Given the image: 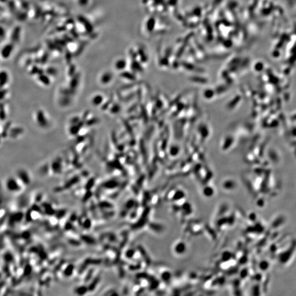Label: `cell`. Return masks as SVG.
I'll list each match as a JSON object with an SVG mask.
<instances>
[{
	"mask_svg": "<svg viewBox=\"0 0 296 296\" xmlns=\"http://www.w3.org/2000/svg\"><path fill=\"white\" fill-rule=\"evenodd\" d=\"M0 80H1V87H4L9 81V75L7 71L2 70L1 71Z\"/></svg>",
	"mask_w": 296,
	"mask_h": 296,
	"instance_id": "cell-11",
	"label": "cell"
},
{
	"mask_svg": "<svg viewBox=\"0 0 296 296\" xmlns=\"http://www.w3.org/2000/svg\"><path fill=\"white\" fill-rule=\"evenodd\" d=\"M85 126V121L81 118V120L75 125H70L69 128V133L72 136H77L79 135L81 129Z\"/></svg>",
	"mask_w": 296,
	"mask_h": 296,
	"instance_id": "cell-5",
	"label": "cell"
},
{
	"mask_svg": "<svg viewBox=\"0 0 296 296\" xmlns=\"http://www.w3.org/2000/svg\"><path fill=\"white\" fill-rule=\"evenodd\" d=\"M111 80V75L109 72H104L100 77V82L102 84H109Z\"/></svg>",
	"mask_w": 296,
	"mask_h": 296,
	"instance_id": "cell-13",
	"label": "cell"
},
{
	"mask_svg": "<svg viewBox=\"0 0 296 296\" xmlns=\"http://www.w3.org/2000/svg\"><path fill=\"white\" fill-rule=\"evenodd\" d=\"M59 104L62 107H66L71 104L72 103V95H71L68 92L65 91L63 90H60L59 91Z\"/></svg>",
	"mask_w": 296,
	"mask_h": 296,
	"instance_id": "cell-2",
	"label": "cell"
},
{
	"mask_svg": "<svg viewBox=\"0 0 296 296\" xmlns=\"http://www.w3.org/2000/svg\"><path fill=\"white\" fill-rule=\"evenodd\" d=\"M17 177L19 181L24 184L27 185L30 182V178L29 173L24 169H20L17 172Z\"/></svg>",
	"mask_w": 296,
	"mask_h": 296,
	"instance_id": "cell-7",
	"label": "cell"
},
{
	"mask_svg": "<svg viewBox=\"0 0 296 296\" xmlns=\"http://www.w3.org/2000/svg\"><path fill=\"white\" fill-rule=\"evenodd\" d=\"M0 118L1 121H3L5 120L7 118V114H6V111L5 109V105L4 103L1 102V114H0Z\"/></svg>",
	"mask_w": 296,
	"mask_h": 296,
	"instance_id": "cell-16",
	"label": "cell"
},
{
	"mask_svg": "<svg viewBox=\"0 0 296 296\" xmlns=\"http://www.w3.org/2000/svg\"><path fill=\"white\" fill-rule=\"evenodd\" d=\"M45 73L47 74L48 75H49L50 77L51 76L53 77V76H56L57 75L58 71H57V69L55 68L49 67V68L47 69Z\"/></svg>",
	"mask_w": 296,
	"mask_h": 296,
	"instance_id": "cell-17",
	"label": "cell"
},
{
	"mask_svg": "<svg viewBox=\"0 0 296 296\" xmlns=\"http://www.w3.org/2000/svg\"><path fill=\"white\" fill-rule=\"evenodd\" d=\"M12 127V122H6L4 125V128L1 132V138H6L8 137L9 131Z\"/></svg>",
	"mask_w": 296,
	"mask_h": 296,
	"instance_id": "cell-12",
	"label": "cell"
},
{
	"mask_svg": "<svg viewBox=\"0 0 296 296\" xmlns=\"http://www.w3.org/2000/svg\"><path fill=\"white\" fill-rule=\"evenodd\" d=\"M8 93V91L7 89H6V88H5L4 87L1 88V95H0V99H1V101L4 100V99H5Z\"/></svg>",
	"mask_w": 296,
	"mask_h": 296,
	"instance_id": "cell-19",
	"label": "cell"
},
{
	"mask_svg": "<svg viewBox=\"0 0 296 296\" xmlns=\"http://www.w3.org/2000/svg\"><path fill=\"white\" fill-rule=\"evenodd\" d=\"M24 130L21 127H11L9 131L8 137L12 139H15L21 136L24 133Z\"/></svg>",
	"mask_w": 296,
	"mask_h": 296,
	"instance_id": "cell-8",
	"label": "cell"
},
{
	"mask_svg": "<svg viewBox=\"0 0 296 296\" xmlns=\"http://www.w3.org/2000/svg\"><path fill=\"white\" fill-rule=\"evenodd\" d=\"M104 103V97L101 94H97L91 99V104L94 106H101Z\"/></svg>",
	"mask_w": 296,
	"mask_h": 296,
	"instance_id": "cell-9",
	"label": "cell"
},
{
	"mask_svg": "<svg viewBox=\"0 0 296 296\" xmlns=\"http://www.w3.org/2000/svg\"><path fill=\"white\" fill-rule=\"evenodd\" d=\"M38 79L41 84L46 86H48L51 84L50 76L45 72L38 75Z\"/></svg>",
	"mask_w": 296,
	"mask_h": 296,
	"instance_id": "cell-10",
	"label": "cell"
},
{
	"mask_svg": "<svg viewBox=\"0 0 296 296\" xmlns=\"http://www.w3.org/2000/svg\"><path fill=\"white\" fill-rule=\"evenodd\" d=\"M19 180L18 179L10 177L6 181V187L8 190L10 191H18L21 189V186L19 183Z\"/></svg>",
	"mask_w": 296,
	"mask_h": 296,
	"instance_id": "cell-4",
	"label": "cell"
},
{
	"mask_svg": "<svg viewBox=\"0 0 296 296\" xmlns=\"http://www.w3.org/2000/svg\"><path fill=\"white\" fill-rule=\"evenodd\" d=\"M50 168L54 174H60L63 168V161L62 158L60 156H58L53 160Z\"/></svg>",
	"mask_w": 296,
	"mask_h": 296,
	"instance_id": "cell-3",
	"label": "cell"
},
{
	"mask_svg": "<svg viewBox=\"0 0 296 296\" xmlns=\"http://www.w3.org/2000/svg\"><path fill=\"white\" fill-rule=\"evenodd\" d=\"M119 110V106H117L116 105H114L113 106H111L110 108V111L112 114H116L118 113V111Z\"/></svg>",
	"mask_w": 296,
	"mask_h": 296,
	"instance_id": "cell-20",
	"label": "cell"
},
{
	"mask_svg": "<svg viewBox=\"0 0 296 296\" xmlns=\"http://www.w3.org/2000/svg\"><path fill=\"white\" fill-rule=\"evenodd\" d=\"M36 122L39 127L41 129H46L48 127L49 122L47 118L46 117V114L45 112L39 109L36 113Z\"/></svg>",
	"mask_w": 296,
	"mask_h": 296,
	"instance_id": "cell-1",
	"label": "cell"
},
{
	"mask_svg": "<svg viewBox=\"0 0 296 296\" xmlns=\"http://www.w3.org/2000/svg\"><path fill=\"white\" fill-rule=\"evenodd\" d=\"M13 50V47L11 45H6L4 46V48L2 50V56L4 58L7 59L9 57L12 51Z\"/></svg>",
	"mask_w": 296,
	"mask_h": 296,
	"instance_id": "cell-14",
	"label": "cell"
},
{
	"mask_svg": "<svg viewBox=\"0 0 296 296\" xmlns=\"http://www.w3.org/2000/svg\"><path fill=\"white\" fill-rule=\"evenodd\" d=\"M81 120V117H80L79 116H74L70 119L69 124L70 125H75L76 123H79Z\"/></svg>",
	"mask_w": 296,
	"mask_h": 296,
	"instance_id": "cell-18",
	"label": "cell"
},
{
	"mask_svg": "<svg viewBox=\"0 0 296 296\" xmlns=\"http://www.w3.org/2000/svg\"><path fill=\"white\" fill-rule=\"evenodd\" d=\"M87 0H79V4L81 6H84L87 4Z\"/></svg>",
	"mask_w": 296,
	"mask_h": 296,
	"instance_id": "cell-22",
	"label": "cell"
},
{
	"mask_svg": "<svg viewBox=\"0 0 296 296\" xmlns=\"http://www.w3.org/2000/svg\"><path fill=\"white\" fill-rule=\"evenodd\" d=\"M95 179H90L88 180V182L87 183V184H86V187H87V188H91V187H92V186H93V184H94V183H95Z\"/></svg>",
	"mask_w": 296,
	"mask_h": 296,
	"instance_id": "cell-21",
	"label": "cell"
},
{
	"mask_svg": "<svg viewBox=\"0 0 296 296\" xmlns=\"http://www.w3.org/2000/svg\"><path fill=\"white\" fill-rule=\"evenodd\" d=\"M100 122V119L96 116H93L92 118H88L85 122V126L88 127H90L92 126L96 125Z\"/></svg>",
	"mask_w": 296,
	"mask_h": 296,
	"instance_id": "cell-15",
	"label": "cell"
},
{
	"mask_svg": "<svg viewBox=\"0 0 296 296\" xmlns=\"http://www.w3.org/2000/svg\"><path fill=\"white\" fill-rule=\"evenodd\" d=\"M80 76L79 74L76 73L74 76L71 77V80L69 82L68 87L70 90L75 94H76L78 86L80 82Z\"/></svg>",
	"mask_w": 296,
	"mask_h": 296,
	"instance_id": "cell-6",
	"label": "cell"
}]
</instances>
